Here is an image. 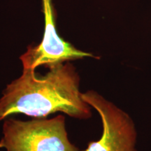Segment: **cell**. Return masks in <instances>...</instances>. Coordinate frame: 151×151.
<instances>
[{
  "mask_svg": "<svg viewBox=\"0 0 151 151\" xmlns=\"http://www.w3.org/2000/svg\"><path fill=\"white\" fill-rule=\"evenodd\" d=\"M0 148L6 151H80L69 141L64 115L4 120Z\"/></svg>",
  "mask_w": 151,
  "mask_h": 151,
  "instance_id": "cell-2",
  "label": "cell"
},
{
  "mask_svg": "<svg viewBox=\"0 0 151 151\" xmlns=\"http://www.w3.org/2000/svg\"><path fill=\"white\" fill-rule=\"evenodd\" d=\"M45 75L35 69L22 73L6 86L0 98V121L13 115L46 118L57 112L78 120L92 117V107L82 97L81 78L70 62L48 67Z\"/></svg>",
  "mask_w": 151,
  "mask_h": 151,
  "instance_id": "cell-1",
  "label": "cell"
},
{
  "mask_svg": "<svg viewBox=\"0 0 151 151\" xmlns=\"http://www.w3.org/2000/svg\"><path fill=\"white\" fill-rule=\"evenodd\" d=\"M42 6L45 20L43 37L39 44L29 46L20 57L22 69L36 70L42 65L49 67L84 58L99 59V57L78 50L60 37L56 29L55 11L52 0H42Z\"/></svg>",
  "mask_w": 151,
  "mask_h": 151,
  "instance_id": "cell-4",
  "label": "cell"
},
{
  "mask_svg": "<svg viewBox=\"0 0 151 151\" xmlns=\"http://www.w3.org/2000/svg\"><path fill=\"white\" fill-rule=\"evenodd\" d=\"M82 97L95 109L102 122V135L83 151H137V132L130 116L94 90L82 92Z\"/></svg>",
  "mask_w": 151,
  "mask_h": 151,
  "instance_id": "cell-3",
  "label": "cell"
}]
</instances>
